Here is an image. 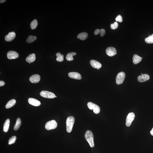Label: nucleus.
<instances>
[{"instance_id":"1","label":"nucleus","mask_w":153,"mask_h":153,"mask_svg":"<svg viewBox=\"0 0 153 153\" xmlns=\"http://www.w3.org/2000/svg\"><path fill=\"white\" fill-rule=\"evenodd\" d=\"M85 138L88 142L91 148H93L94 146V135L92 132L90 130H87L86 132L84 135Z\"/></svg>"},{"instance_id":"2","label":"nucleus","mask_w":153,"mask_h":153,"mask_svg":"<svg viewBox=\"0 0 153 153\" xmlns=\"http://www.w3.org/2000/svg\"><path fill=\"white\" fill-rule=\"evenodd\" d=\"M75 118L73 116L68 117L66 121V130L68 133H70L72 131L74 122Z\"/></svg>"},{"instance_id":"3","label":"nucleus","mask_w":153,"mask_h":153,"mask_svg":"<svg viewBox=\"0 0 153 153\" xmlns=\"http://www.w3.org/2000/svg\"><path fill=\"white\" fill-rule=\"evenodd\" d=\"M57 126V123L54 120H52L47 122L45 128L47 130H50L55 129Z\"/></svg>"},{"instance_id":"4","label":"nucleus","mask_w":153,"mask_h":153,"mask_svg":"<svg viewBox=\"0 0 153 153\" xmlns=\"http://www.w3.org/2000/svg\"><path fill=\"white\" fill-rule=\"evenodd\" d=\"M87 106L90 110L93 109L94 112L96 114L99 113L100 109L99 107L97 105L91 102H89L87 104Z\"/></svg>"},{"instance_id":"5","label":"nucleus","mask_w":153,"mask_h":153,"mask_svg":"<svg viewBox=\"0 0 153 153\" xmlns=\"http://www.w3.org/2000/svg\"><path fill=\"white\" fill-rule=\"evenodd\" d=\"M125 78V74L123 72H119L116 77V83L118 85H120L124 82Z\"/></svg>"},{"instance_id":"6","label":"nucleus","mask_w":153,"mask_h":153,"mask_svg":"<svg viewBox=\"0 0 153 153\" xmlns=\"http://www.w3.org/2000/svg\"><path fill=\"white\" fill-rule=\"evenodd\" d=\"M135 118V115L134 113L131 112L129 113L126 118V125L128 127H130Z\"/></svg>"},{"instance_id":"7","label":"nucleus","mask_w":153,"mask_h":153,"mask_svg":"<svg viewBox=\"0 0 153 153\" xmlns=\"http://www.w3.org/2000/svg\"><path fill=\"white\" fill-rule=\"evenodd\" d=\"M40 95L42 97L52 99L55 98V95L54 93L47 91H42L40 93Z\"/></svg>"},{"instance_id":"8","label":"nucleus","mask_w":153,"mask_h":153,"mask_svg":"<svg viewBox=\"0 0 153 153\" xmlns=\"http://www.w3.org/2000/svg\"><path fill=\"white\" fill-rule=\"evenodd\" d=\"M106 53L108 56H113L117 54V50L114 47H109L106 49Z\"/></svg>"},{"instance_id":"9","label":"nucleus","mask_w":153,"mask_h":153,"mask_svg":"<svg viewBox=\"0 0 153 153\" xmlns=\"http://www.w3.org/2000/svg\"><path fill=\"white\" fill-rule=\"evenodd\" d=\"M7 56L8 59L12 60L17 58L19 57V54L16 51H10L7 53Z\"/></svg>"},{"instance_id":"10","label":"nucleus","mask_w":153,"mask_h":153,"mask_svg":"<svg viewBox=\"0 0 153 153\" xmlns=\"http://www.w3.org/2000/svg\"><path fill=\"white\" fill-rule=\"evenodd\" d=\"M16 35L14 32L9 33L8 35H5V39L7 42H10L13 40L15 38Z\"/></svg>"},{"instance_id":"11","label":"nucleus","mask_w":153,"mask_h":153,"mask_svg":"<svg viewBox=\"0 0 153 153\" xmlns=\"http://www.w3.org/2000/svg\"><path fill=\"white\" fill-rule=\"evenodd\" d=\"M68 76L70 78L73 79L81 80L82 77L81 74L78 72H71L68 74Z\"/></svg>"},{"instance_id":"12","label":"nucleus","mask_w":153,"mask_h":153,"mask_svg":"<svg viewBox=\"0 0 153 153\" xmlns=\"http://www.w3.org/2000/svg\"><path fill=\"white\" fill-rule=\"evenodd\" d=\"M150 79L149 76L147 74H143L138 77V81L142 83L148 81Z\"/></svg>"},{"instance_id":"13","label":"nucleus","mask_w":153,"mask_h":153,"mask_svg":"<svg viewBox=\"0 0 153 153\" xmlns=\"http://www.w3.org/2000/svg\"><path fill=\"white\" fill-rule=\"evenodd\" d=\"M40 76L38 74H35L31 76L29 80L32 83H38L40 80Z\"/></svg>"},{"instance_id":"14","label":"nucleus","mask_w":153,"mask_h":153,"mask_svg":"<svg viewBox=\"0 0 153 153\" xmlns=\"http://www.w3.org/2000/svg\"><path fill=\"white\" fill-rule=\"evenodd\" d=\"M28 101L30 104L34 106H38L41 105V102L39 101L34 98H29L28 99Z\"/></svg>"},{"instance_id":"15","label":"nucleus","mask_w":153,"mask_h":153,"mask_svg":"<svg viewBox=\"0 0 153 153\" xmlns=\"http://www.w3.org/2000/svg\"><path fill=\"white\" fill-rule=\"evenodd\" d=\"M90 64L92 67L99 70L102 66V65L100 62L95 60H90Z\"/></svg>"},{"instance_id":"16","label":"nucleus","mask_w":153,"mask_h":153,"mask_svg":"<svg viewBox=\"0 0 153 153\" xmlns=\"http://www.w3.org/2000/svg\"><path fill=\"white\" fill-rule=\"evenodd\" d=\"M36 59V57L35 54L32 53L30 54L26 58V61L29 63H31L35 61Z\"/></svg>"},{"instance_id":"17","label":"nucleus","mask_w":153,"mask_h":153,"mask_svg":"<svg viewBox=\"0 0 153 153\" xmlns=\"http://www.w3.org/2000/svg\"><path fill=\"white\" fill-rule=\"evenodd\" d=\"M142 58L138 55L136 54H135L133 56V63L135 64H137L140 62L142 60Z\"/></svg>"},{"instance_id":"18","label":"nucleus","mask_w":153,"mask_h":153,"mask_svg":"<svg viewBox=\"0 0 153 153\" xmlns=\"http://www.w3.org/2000/svg\"><path fill=\"white\" fill-rule=\"evenodd\" d=\"M88 36V34L87 32H82L79 34L77 36V38L82 40H84L87 39Z\"/></svg>"},{"instance_id":"19","label":"nucleus","mask_w":153,"mask_h":153,"mask_svg":"<svg viewBox=\"0 0 153 153\" xmlns=\"http://www.w3.org/2000/svg\"><path fill=\"white\" fill-rule=\"evenodd\" d=\"M10 124V121L9 119H7L4 123L3 127V131L5 133L8 131L9 128Z\"/></svg>"},{"instance_id":"20","label":"nucleus","mask_w":153,"mask_h":153,"mask_svg":"<svg viewBox=\"0 0 153 153\" xmlns=\"http://www.w3.org/2000/svg\"><path fill=\"white\" fill-rule=\"evenodd\" d=\"M16 103V100L15 99H13L9 101L5 105V108L6 109H9L15 105Z\"/></svg>"},{"instance_id":"21","label":"nucleus","mask_w":153,"mask_h":153,"mask_svg":"<svg viewBox=\"0 0 153 153\" xmlns=\"http://www.w3.org/2000/svg\"><path fill=\"white\" fill-rule=\"evenodd\" d=\"M21 121L20 118H17L13 128L14 130L17 131L18 130L21 125Z\"/></svg>"},{"instance_id":"22","label":"nucleus","mask_w":153,"mask_h":153,"mask_svg":"<svg viewBox=\"0 0 153 153\" xmlns=\"http://www.w3.org/2000/svg\"><path fill=\"white\" fill-rule=\"evenodd\" d=\"M76 54L75 52H71L68 53L66 56V59L68 61H72L74 60L73 56Z\"/></svg>"},{"instance_id":"23","label":"nucleus","mask_w":153,"mask_h":153,"mask_svg":"<svg viewBox=\"0 0 153 153\" xmlns=\"http://www.w3.org/2000/svg\"><path fill=\"white\" fill-rule=\"evenodd\" d=\"M56 60L59 62H62L63 61L64 59V56L63 54H60V53H56Z\"/></svg>"},{"instance_id":"24","label":"nucleus","mask_w":153,"mask_h":153,"mask_svg":"<svg viewBox=\"0 0 153 153\" xmlns=\"http://www.w3.org/2000/svg\"><path fill=\"white\" fill-rule=\"evenodd\" d=\"M36 39L37 37L36 36L30 35L26 39V41L27 43H31L33 42L34 41L36 40Z\"/></svg>"},{"instance_id":"25","label":"nucleus","mask_w":153,"mask_h":153,"mask_svg":"<svg viewBox=\"0 0 153 153\" xmlns=\"http://www.w3.org/2000/svg\"><path fill=\"white\" fill-rule=\"evenodd\" d=\"M38 25V22L36 19H34L31 22L30 26L31 29L34 30L36 29Z\"/></svg>"},{"instance_id":"26","label":"nucleus","mask_w":153,"mask_h":153,"mask_svg":"<svg viewBox=\"0 0 153 153\" xmlns=\"http://www.w3.org/2000/svg\"><path fill=\"white\" fill-rule=\"evenodd\" d=\"M145 42L148 44H153V34L145 39Z\"/></svg>"},{"instance_id":"27","label":"nucleus","mask_w":153,"mask_h":153,"mask_svg":"<svg viewBox=\"0 0 153 153\" xmlns=\"http://www.w3.org/2000/svg\"><path fill=\"white\" fill-rule=\"evenodd\" d=\"M17 137L15 136H13L10 138L9 139L8 141V144L9 145H11L15 143V142Z\"/></svg>"},{"instance_id":"28","label":"nucleus","mask_w":153,"mask_h":153,"mask_svg":"<svg viewBox=\"0 0 153 153\" xmlns=\"http://www.w3.org/2000/svg\"><path fill=\"white\" fill-rule=\"evenodd\" d=\"M110 26L111 29L115 30L118 28V24L116 22H115L114 23L111 24Z\"/></svg>"},{"instance_id":"29","label":"nucleus","mask_w":153,"mask_h":153,"mask_svg":"<svg viewBox=\"0 0 153 153\" xmlns=\"http://www.w3.org/2000/svg\"><path fill=\"white\" fill-rule=\"evenodd\" d=\"M115 20L117 22L121 23L123 21V18L120 15H118L115 18Z\"/></svg>"},{"instance_id":"30","label":"nucleus","mask_w":153,"mask_h":153,"mask_svg":"<svg viewBox=\"0 0 153 153\" xmlns=\"http://www.w3.org/2000/svg\"><path fill=\"white\" fill-rule=\"evenodd\" d=\"M105 33V29H102L100 30L99 34H100V36L102 37L104 36Z\"/></svg>"},{"instance_id":"31","label":"nucleus","mask_w":153,"mask_h":153,"mask_svg":"<svg viewBox=\"0 0 153 153\" xmlns=\"http://www.w3.org/2000/svg\"><path fill=\"white\" fill-rule=\"evenodd\" d=\"M100 30L99 29H96L95 31L94 34L95 35H99V32H100Z\"/></svg>"},{"instance_id":"32","label":"nucleus","mask_w":153,"mask_h":153,"mask_svg":"<svg viewBox=\"0 0 153 153\" xmlns=\"http://www.w3.org/2000/svg\"><path fill=\"white\" fill-rule=\"evenodd\" d=\"M5 82L3 81H0V87L4 86L5 85Z\"/></svg>"},{"instance_id":"33","label":"nucleus","mask_w":153,"mask_h":153,"mask_svg":"<svg viewBox=\"0 0 153 153\" xmlns=\"http://www.w3.org/2000/svg\"><path fill=\"white\" fill-rule=\"evenodd\" d=\"M6 1V0H1L0 1V3H3L5 2Z\"/></svg>"},{"instance_id":"34","label":"nucleus","mask_w":153,"mask_h":153,"mask_svg":"<svg viewBox=\"0 0 153 153\" xmlns=\"http://www.w3.org/2000/svg\"><path fill=\"white\" fill-rule=\"evenodd\" d=\"M150 133L151 135L153 136V128L152 130L151 131Z\"/></svg>"},{"instance_id":"35","label":"nucleus","mask_w":153,"mask_h":153,"mask_svg":"<svg viewBox=\"0 0 153 153\" xmlns=\"http://www.w3.org/2000/svg\"><path fill=\"white\" fill-rule=\"evenodd\" d=\"M57 97V96H55V97Z\"/></svg>"},{"instance_id":"36","label":"nucleus","mask_w":153,"mask_h":153,"mask_svg":"<svg viewBox=\"0 0 153 153\" xmlns=\"http://www.w3.org/2000/svg\"><path fill=\"white\" fill-rule=\"evenodd\" d=\"M142 74V75H143V74L142 73V74Z\"/></svg>"}]
</instances>
